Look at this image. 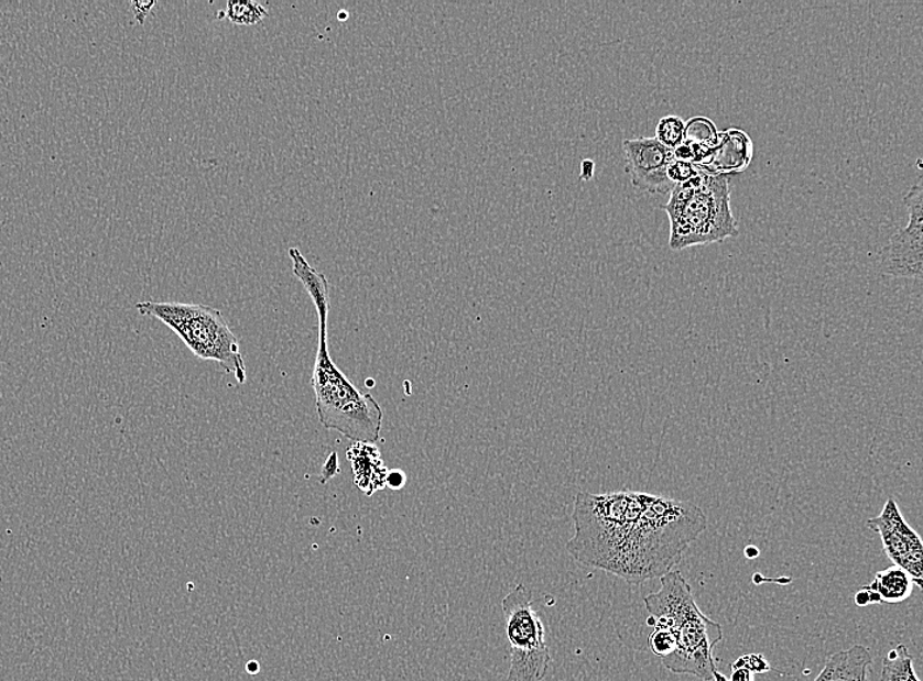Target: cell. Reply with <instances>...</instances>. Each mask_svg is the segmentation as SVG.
<instances>
[{
  "label": "cell",
  "mask_w": 923,
  "mask_h": 681,
  "mask_svg": "<svg viewBox=\"0 0 923 681\" xmlns=\"http://www.w3.org/2000/svg\"><path fill=\"white\" fill-rule=\"evenodd\" d=\"M572 520L568 553L630 584L672 572L707 528L706 514L692 502L627 491L578 493Z\"/></svg>",
  "instance_id": "1"
},
{
  "label": "cell",
  "mask_w": 923,
  "mask_h": 681,
  "mask_svg": "<svg viewBox=\"0 0 923 681\" xmlns=\"http://www.w3.org/2000/svg\"><path fill=\"white\" fill-rule=\"evenodd\" d=\"M661 587L644 597L647 624L671 630L677 648L663 659L666 670L704 681H728L716 669L714 649L723 639L719 623L709 620L695 602L691 584L678 570L660 578Z\"/></svg>",
  "instance_id": "2"
},
{
  "label": "cell",
  "mask_w": 923,
  "mask_h": 681,
  "mask_svg": "<svg viewBox=\"0 0 923 681\" xmlns=\"http://www.w3.org/2000/svg\"><path fill=\"white\" fill-rule=\"evenodd\" d=\"M661 209L671 220L672 251L721 243L739 235L731 210L728 176L709 174L697 167L692 178L674 185L670 202Z\"/></svg>",
  "instance_id": "3"
},
{
  "label": "cell",
  "mask_w": 923,
  "mask_h": 681,
  "mask_svg": "<svg viewBox=\"0 0 923 681\" xmlns=\"http://www.w3.org/2000/svg\"><path fill=\"white\" fill-rule=\"evenodd\" d=\"M313 388L319 421L355 443L374 444L381 437L383 410L370 394H363L336 366L328 352L327 332L319 330V347L313 371Z\"/></svg>",
  "instance_id": "4"
},
{
  "label": "cell",
  "mask_w": 923,
  "mask_h": 681,
  "mask_svg": "<svg viewBox=\"0 0 923 681\" xmlns=\"http://www.w3.org/2000/svg\"><path fill=\"white\" fill-rule=\"evenodd\" d=\"M135 308L141 315L153 316L174 330L199 360L217 362L227 374L236 376L239 384L246 383L239 341L219 309L176 301H141Z\"/></svg>",
  "instance_id": "5"
},
{
  "label": "cell",
  "mask_w": 923,
  "mask_h": 681,
  "mask_svg": "<svg viewBox=\"0 0 923 681\" xmlns=\"http://www.w3.org/2000/svg\"><path fill=\"white\" fill-rule=\"evenodd\" d=\"M501 607L511 645L508 681H542L547 677L553 658L546 642V629L533 607L532 595L519 584L502 600Z\"/></svg>",
  "instance_id": "6"
},
{
  "label": "cell",
  "mask_w": 923,
  "mask_h": 681,
  "mask_svg": "<svg viewBox=\"0 0 923 681\" xmlns=\"http://www.w3.org/2000/svg\"><path fill=\"white\" fill-rule=\"evenodd\" d=\"M922 176L904 197L909 222L890 239L879 254V272L887 277L922 279L923 253Z\"/></svg>",
  "instance_id": "7"
},
{
  "label": "cell",
  "mask_w": 923,
  "mask_h": 681,
  "mask_svg": "<svg viewBox=\"0 0 923 681\" xmlns=\"http://www.w3.org/2000/svg\"><path fill=\"white\" fill-rule=\"evenodd\" d=\"M867 527L880 536L888 559L911 574L914 586L923 590V546L920 535L902 517L898 502L888 498L877 518Z\"/></svg>",
  "instance_id": "8"
},
{
  "label": "cell",
  "mask_w": 923,
  "mask_h": 681,
  "mask_svg": "<svg viewBox=\"0 0 923 681\" xmlns=\"http://www.w3.org/2000/svg\"><path fill=\"white\" fill-rule=\"evenodd\" d=\"M626 172L633 188L666 195L674 184L667 177V168L674 161L673 151L656 141V138L642 136L623 141Z\"/></svg>",
  "instance_id": "9"
},
{
  "label": "cell",
  "mask_w": 923,
  "mask_h": 681,
  "mask_svg": "<svg viewBox=\"0 0 923 681\" xmlns=\"http://www.w3.org/2000/svg\"><path fill=\"white\" fill-rule=\"evenodd\" d=\"M754 146L748 133L741 129L731 128L719 133L712 160L701 169L714 175L729 176L747 171L753 161Z\"/></svg>",
  "instance_id": "10"
},
{
  "label": "cell",
  "mask_w": 923,
  "mask_h": 681,
  "mask_svg": "<svg viewBox=\"0 0 923 681\" xmlns=\"http://www.w3.org/2000/svg\"><path fill=\"white\" fill-rule=\"evenodd\" d=\"M914 582L911 574L897 565L890 567L875 575L871 584L859 590L856 595L858 607L870 604H898L912 596Z\"/></svg>",
  "instance_id": "11"
},
{
  "label": "cell",
  "mask_w": 923,
  "mask_h": 681,
  "mask_svg": "<svg viewBox=\"0 0 923 681\" xmlns=\"http://www.w3.org/2000/svg\"><path fill=\"white\" fill-rule=\"evenodd\" d=\"M719 132L707 117L698 116L685 122L684 142L673 150L674 160L702 167L712 160L718 146Z\"/></svg>",
  "instance_id": "12"
},
{
  "label": "cell",
  "mask_w": 923,
  "mask_h": 681,
  "mask_svg": "<svg viewBox=\"0 0 923 681\" xmlns=\"http://www.w3.org/2000/svg\"><path fill=\"white\" fill-rule=\"evenodd\" d=\"M871 664L870 650L856 645L832 655L814 681H867Z\"/></svg>",
  "instance_id": "13"
},
{
  "label": "cell",
  "mask_w": 923,
  "mask_h": 681,
  "mask_svg": "<svg viewBox=\"0 0 923 681\" xmlns=\"http://www.w3.org/2000/svg\"><path fill=\"white\" fill-rule=\"evenodd\" d=\"M289 256L293 261V273L303 287L306 288L310 298L313 299L316 314H318L319 330H327L328 314L330 309L329 285L326 275L314 270L298 248H291Z\"/></svg>",
  "instance_id": "14"
},
{
  "label": "cell",
  "mask_w": 923,
  "mask_h": 681,
  "mask_svg": "<svg viewBox=\"0 0 923 681\" xmlns=\"http://www.w3.org/2000/svg\"><path fill=\"white\" fill-rule=\"evenodd\" d=\"M881 681H921L914 671L913 657L905 645L888 651L883 660Z\"/></svg>",
  "instance_id": "15"
},
{
  "label": "cell",
  "mask_w": 923,
  "mask_h": 681,
  "mask_svg": "<svg viewBox=\"0 0 923 681\" xmlns=\"http://www.w3.org/2000/svg\"><path fill=\"white\" fill-rule=\"evenodd\" d=\"M218 17L227 18L237 25H254L268 17V10L253 0H229L225 12L220 11Z\"/></svg>",
  "instance_id": "16"
},
{
  "label": "cell",
  "mask_w": 923,
  "mask_h": 681,
  "mask_svg": "<svg viewBox=\"0 0 923 681\" xmlns=\"http://www.w3.org/2000/svg\"><path fill=\"white\" fill-rule=\"evenodd\" d=\"M685 121L678 116L663 117L656 127V141L664 147L676 150L684 142Z\"/></svg>",
  "instance_id": "17"
},
{
  "label": "cell",
  "mask_w": 923,
  "mask_h": 681,
  "mask_svg": "<svg viewBox=\"0 0 923 681\" xmlns=\"http://www.w3.org/2000/svg\"><path fill=\"white\" fill-rule=\"evenodd\" d=\"M695 172H697V167H695V165L674 160L670 165V168H667V177H670V180L676 185L687 182L688 178H692L695 175Z\"/></svg>",
  "instance_id": "18"
},
{
  "label": "cell",
  "mask_w": 923,
  "mask_h": 681,
  "mask_svg": "<svg viewBox=\"0 0 923 681\" xmlns=\"http://www.w3.org/2000/svg\"><path fill=\"white\" fill-rule=\"evenodd\" d=\"M736 664L747 667L750 671L754 673H764L769 672L771 666L768 662V659L763 657V655H748L740 657L739 659L735 660Z\"/></svg>",
  "instance_id": "19"
},
{
  "label": "cell",
  "mask_w": 923,
  "mask_h": 681,
  "mask_svg": "<svg viewBox=\"0 0 923 681\" xmlns=\"http://www.w3.org/2000/svg\"><path fill=\"white\" fill-rule=\"evenodd\" d=\"M132 4L134 7V17L137 22L143 24L144 19H146L150 11L154 9L156 2L155 0H150V2H133Z\"/></svg>",
  "instance_id": "20"
},
{
  "label": "cell",
  "mask_w": 923,
  "mask_h": 681,
  "mask_svg": "<svg viewBox=\"0 0 923 681\" xmlns=\"http://www.w3.org/2000/svg\"><path fill=\"white\" fill-rule=\"evenodd\" d=\"M337 473H339V466H337L336 453L333 452L327 459L325 466H323L322 483L325 484L327 480L333 479Z\"/></svg>",
  "instance_id": "21"
},
{
  "label": "cell",
  "mask_w": 923,
  "mask_h": 681,
  "mask_svg": "<svg viewBox=\"0 0 923 681\" xmlns=\"http://www.w3.org/2000/svg\"><path fill=\"white\" fill-rule=\"evenodd\" d=\"M731 667L732 675L728 681H754L756 673L747 669V667L736 663H732Z\"/></svg>",
  "instance_id": "22"
},
{
  "label": "cell",
  "mask_w": 923,
  "mask_h": 681,
  "mask_svg": "<svg viewBox=\"0 0 923 681\" xmlns=\"http://www.w3.org/2000/svg\"><path fill=\"white\" fill-rule=\"evenodd\" d=\"M596 171V163L591 160H584L580 163V178L584 182H589L594 177Z\"/></svg>",
  "instance_id": "23"
},
{
  "label": "cell",
  "mask_w": 923,
  "mask_h": 681,
  "mask_svg": "<svg viewBox=\"0 0 923 681\" xmlns=\"http://www.w3.org/2000/svg\"><path fill=\"white\" fill-rule=\"evenodd\" d=\"M404 474L401 471H394L388 474V479H386V484H388L392 490H401L404 485Z\"/></svg>",
  "instance_id": "24"
},
{
  "label": "cell",
  "mask_w": 923,
  "mask_h": 681,
  "mask_svg": "<svg viewBox=\"0 0 923 681\" xmlns=\"http://www.w3.org/2000/svg\"><path fill=\"white\" fill-rule=\"evenodd\" d=\"M759 553L760 550L754 547H748L746 549V556L748 557V559H756V557H759Z\"/></svg>",
  "instance_id": "25"
},
{
  "label": "cell",
  "mask_w": 923,
  "mask_h": 681,
  "mask_svg": "<svg viewBox=\"0 0 923 681\" xmlns=\"http://www.w3.org/2000/svg\"><path fill=\"white\" fill-rule=\"evenodd\" d=\"M259 670H260L259 663L254 662V660H252V662L247 664V671H248V673H251V675H253V673H258Z\"/></svg>",
  "instance_id": "26"
},
{
  "label": "cell",
  "mask_w": 923,
  "mask_h": 681,
  "mask_svg": "<svg viewBox=\"0 0 923 681\" xmlns=\"http://www.w3.org/2000/svg\"><path fill=\"white\" fill-rule=\"evenodd\" d=\"M337 18L346 20L348 18V12H346V10H341V12L337 13Z\"/></svg>",
  "instance_id": "27"
}]
</instances>
